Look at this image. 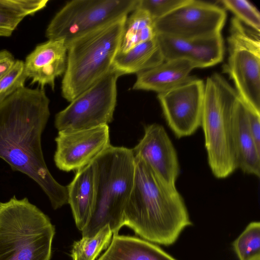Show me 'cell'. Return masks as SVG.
<instances>
[{
  "mask_svg": "<svg viewBox=\"0 0 260 260\" xmlns=\"http://www.w3.org/2000/svg\"><path fill=\"white\" fill-rule=\"evenodd\" d=\"M49 103L44 88L24 86L0 103V158L37 183L56 210L68 204V194L51 174L43 153Z\"/></svg>",
  "mask_w": 260,
  "mask_h": 260,
  "instance_id": "1",
  "label": "cell"
},
{
  "mask_svg": "<svg viewBox=\"0 0 260 260\" xmlns=\"http://www.w3.org/2000/svg\"><path fill=\"white\" fill-rule=\"evenodd\" d=\"M205 82L189 77L179 85L158 93L167 123L176 136L193 134L201 124Z\"/></svg>",
  "mask_w": 260,
  "mask_h": 260,
  "instance_id": "11",
  "label": "cell"
},
{
  "mask_svg": "<svg viewBox=\"0 0 260 260\" xmlns=\"http://www.w3.org/2000/svg\"><path fill=\"white\" fill-rule=\"evenodd\" d=\"M156 38L164 60L188 58L193 40H186L171 36L156 34Z\"/></svg>",
  "mask_w": 260,
  "mask_h": 260,
  "instance_id": "26",
  "label": "cell"
},
{
  "mask_svg": "<svg viewBox=\"0 0 260 260\" xmlns=\"http://www.w3.org/2000/svg\"><path fill=\"white\" fill-rule=\"evenodd\" d=\"M132 151L134 157L143 158L160 178L175 185L179 174L177 153L162 125L146 126L143 138Z\"/></svg>",
  "mask_w": 260,
  "mask_h": 260,
  "instance_id": "13",
  "label": "cell"
},
{
  "mask_svg": "<svg viewBox=\"0 0 260 260\" xmlns=\"http://www.w3.org/2000/svg\"><path fill=\"white\" fill-rule=\"evenodd\" d=\"M98 260H177L159 247L135 237L116 235Z\"/></svg>",
  "mask_w": 260,
  "mask_h": 260,
  "instance_id": "18",
  "label": "cell"
},
{
  "mask_svg": "<svg viewBox=\"0 0 260 260\" xmlns=\"http://www.w3.org/2000/svg\"><path fill=\"white\" fill-rule=\"evenodd\" d=\"M139 0H73L53 17L46 30L49 40L75 39L128 15Z\"/></svg>",
  "mask_w": 260,
  "mask_h": 260,
  "instance_id": "7",
  "label": "cell"
},
{
  "mask_svg": "<svg viewBox=\"0 0 260 260\" xmlns=\"http://www.w3.org/2000/svg\"><path fill=\"white\" fill-rule=\"evenodd\" d=\"M233 248L239 260L260 256V223L250 222L233 242Z\"/></svg>",
  "mask_w": 260,
  "mask_h": 260,
  "instance_id": "24",
  "label": "cell"
},
{
  "mask_svg": "<svg viewBox=\"0 0 260 260\" xmlns=\"http://www.w3.org/2000/svg\"><path fill=\"white\" fill-rule=\"evenodd\" d=\"M113 233L107 224L91 237H82L72 245L73 260H95L101 252L107 249L111 241Z\"/></svg>",
  "mask_w": 260,
  "mask_h": 260,
  "instance_id": "23",
  "label": "cell"
},
{
  "mask_svg": "<svg viewBox=\"0 0 260 260\" xmlns=\"http://www.w3.org/2000/svg\"><path fill=\"white\" fill-rule=\"evenodd\" d=\"M248 125L257 149L260 150V113L247 105Z\"/></svg>",
  "mask_w": 260,
  "mask_h": 260,
  "instance_id": "29",
  "label": "cell"
},
{
  "mask_svg": "<svg viewBox=\"0 0 260 260\" xmlns=\"http://www.w3.org/2000/svg\"><path fill=\"white\" fill-rule=\"evenodd\" d=\"M67 47L63 40H49L38 45L26 57L24 73L31 79V84L41 88L49 85L53 90L55 80L64 74L67 67Z\"/></svg>",
  "mask_w": 260,
  "mask_h": 260,
  "instance_id": "14",
  "label": "cell"
},
{
  "mask_svg": "<svg viewBox=\"0 0 260 260\" xmlns=\"http://www.w3.org/2000/svg\"><path fill=\"white\" fill-rule=\"evenodd\" d=\"M121 75L112 68L55 116L58 131L89 129L108 125L117 103V82Z\"/></svg>",
  "mask_w": 260,
  "mask_h": 260,
  "instance_id": "9",
  "label": "cell"
},
{
  "mask_svg": "<svg viewBox=\"0 0 260 260\" xmlns=\"http://www.w3.org/2000/svg\"><path fill=\"white\" fill-rule=\"evenodd\" d=\"M233 141L237 168L259 177L260 150L249 130L247 104L238 94L233 113Z\"/></svg>",
  "mask_w": 260,
  "mask_h": 260,
  "instance_id": "15",
  "label": "cell"
},
{
  "mask_svg": "<svg viewBox=\"0 0 260 260\" xmlns=\"http://www.w3.org/2000/svg\"><path fill=\"white\" fill-rule=\"evenodd\" d=\"M15 61L9 51L6 50L0 51V79L10 71Z\"/></svg>",
  "mask_w": 260,
  "mask_h": 260,
  "instance_id": "30",
  "label": "cell"
},
{
  "mask_svg": "<svg viewBox=\"0 0 260 260\" xmlns=\"http://www.w3.org/2000/svg\"><path fill=\"white\" fill-rule=\"evenodd\" d=\"M48 0H0V37H9L27 16L44 9Z\"/></svg>",
  "mask_w": 260,
  "mask_h": 260,
  "instance_id": "20",
  "label": "cell"
},
{
  "mask_svg": "<svg viewBox=\"0 0 260 260\" xmlns=\"http://www.w3.org/2000/svg\"><path fill=\"white\" fill-rule=\"evenodd\" d=\"M127 16L118 52H125L155 37L154 21L145 11L137 8Z\"/></svg>",
  "mask_w": 260,
  "mask_h": 260,
  "instance_id": "21",
  "label": "cell"
},
{
  "mask_svg": "<svg viewBox=\"0 0 260 260\" xmlns=\"http://www.w3.org/2000/svg\"><path fill=\"white\" fill-rule=\"evenodd\" d=\"M54 160L63 171H78L91 163L110 145L108 125L72 131H58Z\"/></svg>",
  "mask_w": 260,
  "mask_h": 260,
  "instance_id": "12",
  "label": "cell"
},
{
  "mask_svg": "<svg viewBox=\"0 0 260 260\" xmlns=\"http://www.w3.org/2000/svg\"><path fill=\"white\" fill-rule=\"evenodd\" d=\"M187 0H139L137 8L147 12L154 21L168 14Z\"/></svg>",
  "mask_w": 260,
  "mask_h": 260,
  "instance_id": "28",
  "label": "cell"
},
{
  "mask_svg": "<svg viewBox=\"0 0 260 260\" xmlns=\"http://www.w3.org/2000/svg\"><path fill=\"white\" fill-rule=\"evenodd\" d=\"M252 260H260V256L254 258L252 259Z\"/></svg>",
  "mask_w": 260,
  "mask_h": 260,
  "instance_id": "31",
  "label": "cell"
},
{
  "mask_svg": "<svg viewBox=\"0 0 260 260\" xmlns=\"http://www.w3.org/2000/svg\"><path fill=\"white\" fill-rule=\"evenodd\" d=\"M94 200L89 221L81 231L91 237L108 224L113 236L123 226L124 211L131 193L135 176V159L125 147L110 145L92 161Z\"/></svg>",
  "mask_w": 260,
  "mask_h": 260,
  "instance_id": "3",
  "label": "cell"
},
{
  "mask_svg": "<svg viewBox=\"0 0 260 260\" xmlns=\"http://www.w3.org/2000/svg\"><path fill=\"white\" fill-rule=\"evenodd\" d=\"M55 229L27 198L0 202V260H50Z\"/></svg>",
  "mask_w": 260,
  "mask_h": 260,
  "instance_id": "5",
  "label": "cell"
},
{
  "mask_svg": "<svg viewBox=\"0 0 260 260\" xmlns=\"http://www.w3.org/2000/svg\"><path fill=\"white\" fill-rule=\"evenodd\" d=\"M228 43L229 57L224 70L239 96L260 113V32L234 17Z\"/></svg>",
  "mask_w": 260,
  "mask_h": 260,
  "instance_id": "8",
  "label": "cell"
},
{
  "mask_svg": "<svg viewBox=\"0 0 260 260\" xmlns=\"http://www.w3.org/2000/svg\"><path fill=\"white\" fill-rule=\"evenodd\" d=\"M127 17L87 33L67 46L61 86L62 96L67 101H72L111 69Z\"/></svg>",
  "mask_w": 260,
  "mask_h": 260,
  "instance_id": "4",
  "label": "cell"
},
{
  "mask_svg": "<svg viewBox=\"0 0 260 260\" xmlns=\"http://www.w3.org/2000/svg\"><path fill=\"white\" fill-rule=\"evenodd\" d=\"M134 159V181L123 225L144 240L171 245L192 224L185 203L175 185L160 178L143 158Z\"/></svg>",
  "mask_w": 260,
  "mask_h": 260,
  "instance_id": "2",
  "label": "cell"
},
{
  "mask_svg": "<svg viewBox=\"0 0 260 260\" xmlns=\"http://www.w3.org/2000/svg\"><path fill=\"white\" fill-rule=\"evenodd\" d=\"M164 61L156 35L153 39L140 43L125 52H118L112 68L121 76L137 74Z\"/></svg>",
  "mask_w": 260,
  "mask_h": 260,
  "instance_id": "19",
  "label": "cell"
},
{
  "mask_svg": "<svg viewBox=\"0 0 260 260\" xmlns=\"http://www.w3.org/2000/svg\"><path fill=\"white\" fill-rule=\"evenodd\" d=\"M194 69L192 63L186 58L166 60L137 74L132 88L162 93L185 82Z\"/></svg>",
  "mask_w": 260,
  "mask_h": 260,
  "instance_id": "16",
  "label": "cell"
},
{
  "mask_svg": "<svg viewBox=\"0 0 260 260\" xmlns=\"http://www.w3.org/2000/svg\"><path fill=\"white\" fill-rule=\"evenodd\" d=\"M219 2L232 12L235 18L243 24L260 32L259 12L249 2L246 0H222Z\"/></svg>",
  "mask_w": 260,
  "mask_h": 260,
  "instance_id": "25",
  "label": "cell"
},
{
  "mask_svg": "<svg viewBox=\"0 0 260 260\" xmlns=\"http://www.w3.org/2000/svg\"><path fill=\"white\" fill-rule=\"evenodd\" d=\"M226 17L225 10L215 4L187 0L155 20L154 27L156 34L195 40L221 33Z\"/></svg>",
  "mask_w": 260,
  "mask_h": 260,
  "instance_id": "10",
  "label": "cell"
},
{
  "mask_svg": "<svg viewBox=\"0 0 260 260\" xmlns=\"http://www.w3.org/2000/svg\"><path fill=\"white\" fill-rule=\"evenodd\" d=\"M70 204L77 228L82 231L88 223L94 205V178L92 162L77 171L67 186Z\"/></svg>",
  "mask_w": 260,
  "mask_h": 260,
  "instance_id": "17",
  "label": "cell"
},
{
  "mask_svg": "<svg viewBox=\"0 0 260 260\" xmlns=\"http://www.w3.org/2000/svg\"><path fill=\"white\" fill-rule=\"evenodd\" d=\"M22 60H17L10 71L0 79V103L17 90L24 86L27 78Z\"/></svg>",
  "mask_w": 260,
  "mask_h": 260,
  "instance_id": "27",
  "label": "cell"
},
{
  "mask_svg": "<svg viewBox=\"0 0 260 260\" xmlns=\"http://www.w3.org/2000/svg\"><path fill=\"white\" fill-rule=\"evenodd\" d=\"M237 95L218 74L205 82L201 126L208 164L218 178L227 177L237 169L233 141V113Z\"/></svg>",
  "mask_w": 260,
  "mask_h": 260,
  "instance_id": "6",
  "label": "cell"
},
{
  "mask_svg": "<svg viewBox=\"0 0 260 260\" xmlns=\"http://www.w3.org/2000/svg\"><path fill=\"white\" fill-rule=\"evenodd\" d=\"M224 45L221 33L193 40L188 57L194 68L212 67L220 62L223 57Z\"/></svg>",
  "mask_w": 260,
  "mask_h": 260,
  "instance_id": "22",
  "label": "cell"
}]
</instances>
